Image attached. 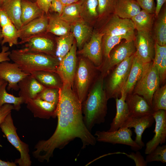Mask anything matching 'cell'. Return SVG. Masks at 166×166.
<instances>
[{
    "instance_id": "cell-14",
    "label": "cell",
    "mask_w": 166,
    "mask_h": 166,
    "mask_svg": "<svg viewBox=\"0 0 166 166\" xmlns=\"http://www.w3.org/2000/svg\"><path fill=\"white\" fill-rule=\"evenodd\" d=\"M30 74L23 72L18 65L9 61L0 62V78L8 82L7 89L19 90L18 82Z\"/></svg>"
},
{
    "instance_id": "cell-26",
    "label": "cell",
    "mask_w": 166,
    "mask_h": 166,
    "mask_svg": "<svg viewBox=\"0 0 166 166\" xmlns=\"http://www.w3.org/2000/svg\"><path fill=\"white\" fill-rule=\"evenodd\" d=\"M154 26L153 36L155 42L160 46L166 45V9L161 8Z\"/></svg>"
},
{
    "instance_id": "cell-3",
    "label": "cell",
    "mask_w": 166,
    "mask_h": 166,
    "mask_svg": "<svg viewBox=\"0 0 166 166\" xmlns=\"http://www.w3.org/2000/svg\"><path fill=\"white\" fill-rule=\"evenodd\" d=\"M9 57L23 72L30 74L40 71L56 72L60 62L55 57L31 52L25 48L12 50Z\"/></svg>"
},
{
    "instance_id": "cell-24",
    "label": "cell",
    "mask_w": 166,
    "mask_h": 166,
    "mask_svg": "<svg viewBox=\"0 0 166 166\" xmlns=\"http://www.w3.org/2000/svg\"><path fill=\"white\" fill-rule=\"evenodd\" d=\"M141 10L135 0H118L113 13L121 18L131 19Z\"/></svg>"
},
{
    "instance_id": "cell-18",
    "label": "cell",
    "mask_w": 166,
    "mask_h": 166,
    "mask_svg": "<svg viewBox=\"0 0 166 166\" xmlns=\"http://www.w3.org/2000/svg\"><path fill=\"white\" fill-rule=\"evenodd\" d=\"M46 33L30 38L25 43L24 48L31 52L55 57L56 45L52 39L45 36Z\"/></svg>"
},
{
    "instance_id": "cell-30",
    "label": "cell",
    "mask_w": 166,
    "mask_h": 166,
    "mask_svg": "<svg viewBox=\"0 0 166 166\" xmlns=\"http://www.w3.org/2000/svg\"><path fill=\"white\" fill-rule=\"evenodd\" d=\"M154 14L142 10L131 19L137 31L151 32L154 23Z\"/></svg>"
},
{
    "instance_id": "cell-10",
    "label": "cell",
    "mask_w": 166,
    "mask_h": 166,
    "mask_svg": "<svg viewBox=\"0 0 166 166\" xmlns=\"http://www.w3.org/2000/svg\"><path fill=\"white\" fill-rule=\"evenodd\" d=\"M135 55L144 63L153 61L155 42L151 32L137 31L134 40Z\"/></svg>"
},
{
    "instance_id": "cell-43",
    "label": "cell",
    "mask_w": 166,
    "mask_h": 166,
    "mask_svg": "<svg viewBox=\"0 0 166 166\" xmlns=\"http://www.w3.org/2000/svg\"><path fill=\"white\" fill-rule=\"evenodd\" d=\"M126 155L134 160L136 166H146L147 165L148 163L139 151H137L135 153L132 152L129 154H126Z\"/></svg>"
},
{
    "instance_id": "cell-38",
    "label": "cell",
    "mask_w": 166,
    "mask_h": 166,
    "mask_svg": "<svg viewBox=\"0 0 166 166\" xmlns=\"http://www.w3.org/2000/svg\"><path fill=\"white\" fill-rule=\"evenodd\" d=\"M147 155L145 160L147 163L157 161L165 163L166 162V145H159Z\"/></svg>"
},
{
    "instance_id": "cell-48",
    "label": "cell",
    "mask_w": 166,
    "mask_h": 166,
    "mask_svg": "<svg viewBox=\"0 0 166 166\" xmlns=\"http://www.w3.org/2000/svg\"><path fill=\"white\" fill-rule=\"evenodd\" d=\"M12 22L6 12L0 7V26L1 28Z\"/></svg>"
},
{
    "instance_id": "cell-23",
    "label": "cell",
    "mask_w": 166,
    "mask_h": 166,
    "mask_svg": "<svg viewBox=\"0 0 166 166\" xmlns=\"http://www.w3.org/2000/svg\"><path fill=\"white\" fill-rule=\"evenodd\" d=\"M144 64L135 53L128 78L123 88L127 95L132 93L136 84L141 78Z\"/></svg>"
},
{
    "instance_id": "cell-49",
    "label": "cell",
    "mask_w": 166,
    "mask_h": 166,
    "mask_svg": "<svg viewBox=\"0 0 166 166\" xmlns=\"http://www.w3.org/2000/svg\"><path fill=\"white\" fill-rule=\"evenodd\" d=\"M156 6L155 10V15L156 17L157 16L160 10L165 3L166 0H156Z\"/></svg>"
},
{
    "instance_id": "cell-45",
    "label": "cell",
    "mask_w": 166,
    "mask_h": 166,
    "mask_svg": "<svg viewBox=\"0 0 166 166\" xmlns=\"http://www.w3.org/2000/svg\"><path fill=\"white\" fill-rule=\"evenodd\" d=\"M65 6L60 0H52L50 6L49 10L53 11L57 13L60 15L62 13Z\"/></svg>"
},
{
    "instance_id": "cell-44",
    "label": "cell",
    "mask_w": 166,
    "mask_h": 166,
    "mask_svg": "<svg viewBox=\"0 0 166 166\" xmlns=\"http://www.w3.org/2000/svg\"><path fill=\"white\" fill-rule=\"evenodd\" d=\"M13 109H14L13 105L9 104H4L0 108V124L3 121L7 115L11 112ZM0 146L2 147L0 144Z\"/></svg>"
},
{
    "instance_id": "cell-27",
    "label": "cell",
    "mask_w": 166,
    "mask_h": 166,
    "mask_svg": "<svg viewBox=\"0 0 166 166\" xmlns=\"http://www.w3.org/2000/svg\"><path fill=\"white\" fill-rule=\"evenodd\" d=\"M30 74L45 88L60 89L62 85V82L56 72L40 71Z\"/></svg>"
},
{
    "instance_id": "cell-8",
    "label": "cell",
    "mask_w": 166,
    "mask_h": 166,
    "mask_svg": "<svg viewBox=\"0 0 166 166\" xmlns=\"http://www.w3.org/2000/svg\"><path fill=\"white\" fill-rule=\"evenodd\" d=\"M135 28L131 19H124L113 14L102 32L104 35L119 36L127 41L134 40Z\"/></svg>"
},
{
    "instance_id": "cell-46",
    "label": "cell",
    "mask_w": 166,
    "mask_h": 166,
    "mask_svg": "<svg viewBox=\"0 0 166 166\" xmlns=\"http://www.w3.org/2000/svg\"><path fill=\"white\" fill-rule=\"evenodd\" d=\"M52 0H36L35 2L43 12L48 14Z\"/></svg>"
},
{
    "instance_id": "cell-25",
    "label": "cell",
    "mask_w": 166,
    "mask_h": 166,
    "mask_svg": "<svg viewBox=\"0 0 166 166\" xmlns=\"http://www.w3.org/2000/svg\"><path fill=\"white\" fill-rule=\"evenodd\" d=\"M0 7L6 12L11 22L19 30L22 26L21 0H5Z\"/></svg>"
},
{
    "instance_id": "cell-35",
    "label": "cell",
    "mask_w": 166,
    "mask_h": 166,
    "mask_svg": "<svg viewBox=\"0 0 166 166\" xmlns=\"http://www.w3.org/2000/svg\"><path fill=\"white\" fill-rule=\"evenodd\" d=\"M1 28L2 46L6 43H8L10 47L18 44V39L19 36L18 30L12 22L4 26Z\"/></svg>"
},
{
    "instance_id": "cell-16",
    "label": "cell",
    "mask_w": 166,
    "mask_h": 166,
    "mask_svg": "<svg viewBox=\"0 0 166 166\" xmlns=\"http://www.w3.org/2000/svg\"><path fill=\"white\" fill-rule=\"evenodd\" d=\"M104 34L95 32L91 39L84 45L81 53L90 60L96 67L101 66L102 63L103 49L102 40Z\"/></svg>"
},
{
    "instance_id": "cell-17",
    "label": "cell",
    "mask_w": 166,
    "mask_h": 166,
    "mask_svg": "<svg viewBox=\"0 0 166 166\" xmlns=\"http://www.w3.org/2000/svg\"><path fill=\"white\" fill-rule=\"evenodd\" d=\"M125 101L130 117H139L152 115L154 112L146 100L137 94H127Z\"/></svg>"
},
{
    "instance_id": "cell-32",
    "label": "cell",
    "mask_w": 166,
    "mask_h": 166,
    "mask_svg": "<svg viewBox=\"0 0 166 166\" xmlns=\"http://www.w3.org/2000/svg\"><path fill=\"white\" fill-rule=\"evenodd\" d=\"M82 11L80 0L76 2L65 6L59 17L62 19L70 23H74L80 19Z\"/></svg>"
},
{
    "instance_id": "cell-28",
    "label": "cell",
    "mask_w": 166,
    "mask_h": 166,
    "mask_svg": "<svg viewBox=\"0 0 166 166\" xmlns=\"http://www.w3.org/2000/svg\"><path fill=\"white\" fill-rule=\"evenodd\" d=\"M21 21L22 26L37 18L44 13L35 2L21 0Z\"/></svg>"
},
{
    "instance_id": "cell-36",
    "label": "cell",
    "mask_w": 166,
    "mask_h": 166,
    "mask_svg": "<svg viewBox=\"0 0 166 166\" xmlns=\"http://www.w3.org/2000/svg\"><path fill=\"white\" fill-rule=\"evenodd\" d=\"M151 107L155 112L160 109L166 110V85L159 87L154 93Z\"/></svg>"
},
{
    "instance_id": "cell-42",
    "label": "cell",
    "mask_w": 166,
    "mask_h": 166,
    "mask_svg": "<svg viewBox=\"0 0 166 166\" xmlns=\"http://www.w3.org/2000/svg\"><path fill=\"white\" fill-rule=\"evenodd\" d=\"M143 10L154 14L156 6L154 0H135Z\"/></svg>"
},
{
    "instance_id": "cell-15",
    "label": "cell",
    "mask_w": 166,
    "mask_h": 166,
    "mask_svg": "<svg viewBox=\"0 0 166 166\" xmlns=\"http://www.w3.org/2000/svg\"><path fill=\"white\" fill-rule=\"evenodd\" d=\"M48 24V14L45 13L40 17L22 26L18 30L21 41L18 44H25L30 38L46 32Z\"/></svg>"
},
{
    "instance_id": "cell-37",
    "label": "cell",
    "mask_w": 166,
    "mask_h": 166,
    "mask_svg": "<svg viewBox=\"0 0 166 166\" xmlns=\"http://www.w3.org/2000/svg\"><path fill=\"white\" fill-rule=\"evenodd\" d=\"M59 96V89L45 88L38 95L37 97L57 106Z\"/></svg>"
},
{
    "instance_id": "cell-6",
    "label": "cell",
    "mask_w": 166,
    "mask_h": 166,
    "mask_svg": "<svg viewBox=\"0 0 166 166\" xmlns=\"http://www.w3.org/2000/svg\"><path fill=\"white\" fill-rule=\"evenodd\" d=\"M134 54L127 57L117 65L110 74L106 85L108 99L120 98L128 78Z\"/></svg>"
},
{
    "instance_id": "cell-34",
    "label": "cell",
    "mask_w": 166,
    "mask_h": 166,
    "mask_svg": "<svg viewBox=\"0 0 166 166\" xmlns=\"http://www.w3.org/2000/svg\"><path fill=\"white\" fill-rule=\"evenodd\" d=\"M73 23L71 25V30L76 39L77 46L80 47L89 36L90 29L81 20Z\"/></svg>"
},
{
    "instance_id": "cell-9",
    "label": "cell",
    "mask_w": 166,
    "mask_h": 166,
    "mask_svg": "<svg viewBox=\"0 0 166 166\" xmlns=\"http://www.w3.org/2000/svg\"><path fill=\"white\" fill-rule=\"evenodd\" d=\"M132 132L130 128L122 127L117 130L108 132L97 131L95 134L97 141L111 143L122 144L130 146L133 150L137 151L142 148L132 138Z\"/></svg>"
},
{
    "instance_id": "cell-12",
    "label": "cell",
    "mask_w": 166,
    "mask_h": 166,
    "mask_svg": "<svg viewBox=\"0 0 166 166\" xmlns=\"http://www.w3.org/2000/svg\"><path fill=\"white\" fill-rule=\"evenodd\" d=\"M77 45L74 42L71 49L60 61L56 72L62 83H67L73 87L77 69Z\"/></svg>"
},
{
    "instance_id": "cell-2",
    "label": "cell",
    "mask_w": 166,
    "mask_h": 166,
    "mask_svg": "<svg viewBox=\"0 0 166 166\" xmlns=\"http://www.w3.org/2000/svg\"><path fill=\"white\" fill-rule=\"evenodd\" d=\"M104 77L101 73L82 103L83 121L90 131L95 124L104 122L107 113L108 99L103 88Z\"/></svg>"
},
{
    "instance_id": "cell-7",
    "label": "cell",
    "mask_w": 166,
    "mask_h": 166,
    "mask_svg": "<svg viewBox=\"0 0 166 166\" xmlns=\"http://www.w3.org/2000/svg\"><path fill=\"white\" fill-rule=\"evenodd\" d=\"M95 67L84 59H81L77 67L74 77L76 93L82 103L87 95L88 90L94 77Z\"/></svg>"
},
{
    "instance_id": "cell-11",
    "label": "cell",
    "mask_w": 166,
    "mask_h": 166,
    "mask_svg": "<svg viewBox=\"0 0 166 166\" xmlns=\"http://www.w3.org/2000/svg\"><path fill=\"white\" fill-rule=\"evenodd\" d=\"M119 44L111 53L110 52L109 57L101 65V73L104 76L109 70L135 53L134 40L126 41Z\"/></svg>"
},
{
    "instance_id": "cell-47",
    "label": "cell",
    "mask_w": 166,
    "mask_h": 166,
    "mask_svg": "<svg viewBox=\"0 0 166 166\" xmlns=\"http://www.w3.org/2000/svg\"><path fill=\"white\" fill-rule=\"evenodd\" d=\"M9 47L5 45H2L1 51L0 52V62L10 60L9 55L10 51H9Z\"/></svg>"
},
{
    "instance_id": "cell-5",
    "label": "cell",
    "mask_w": 166,
    "mask_h": 166,
    "mask_svg": "<svg viewBox=\"0 0 166 166\" xmlns=\"http://www.w3.org/2000/svg\"><path fill=\"white\" fill-rule=\"evenodd\" d=\"M0 128L8 140L20 153V157L15 160V163L18 164L20 166H31L32 161L29 154V145L22 141L18 135L11 112L7 115L0 124Z\"/></svg>"
},
{
    "instance_id": "cell-13",
    "label": "cell",
    "mask_w": 166,
    "mask_h": 166,
    "mask_svg": "<svg viewBox=\"0 0 166 166\" xmlns=\"http://www.w3.org/2000/svg\"><path fill=\"white\" fill-rule=\"evenodd\" d=\"M156 122L152 138L146 144L144 153L148 154L158 146L165 143L166 138V110L160 109L152 114Z\"/></svg>"
},
{
    "instance_id": "cell-40",
    "label": "cell",
    "mask_w": 166,
    "mask_h": 166,
    "mask_svg": "<svg viewBox=\"0 0 166 166\" xmlns=\"http://www.w3.org/2000/svg\"><path fill=\"white\" fill-rule=\"evenodd\" d=\"M82 10H84L90 16L95 17L98 13L97 7L98 0H80Z\"/></svg>"
},
{
    "instance_id": "cell-31",
    "label": "cell",
    "mask_w": 166,
    "mask_h": 166,
    "mask_svg": "<svg viewBox=\"0 0 166 166\" xmlns=\"http://www.w3.org/2000/svg\"><path fill=\"white\" fill-rule=\"evenodd\" d=\"M74 38L72 33L69 32L56 39L55 57L59 62L70 51L74 42Z\"/></svg>"
},
{
    "instance_id": "cell-20",
    "label": "cell",
    "mask_w": 166,
    "mask_h": 166,
    "mask_svg": "<svg viewBox=\"0 0 166 166\" xmlns=\"http://www.w3.org/2000/svg\"><path fill=\"white\" fill-rule=\"evenodd\" d=\"M155 120L152 115L139 117H129L122 125V127L133 128L136 134L135 141L142 148L144 144L142 140L144 132L147 128L151 127Z\"/></svg>"
},
{
    "instance_id": "cell-54",
    "label": "cell",
    "mask_w": 166,
    "mask_h": 166,
    "mask_svg": "<svg viewBox=\"0 0 166 166\" xmlns=\"http://www.w3.org/2000/svg\"><path fill=\"white\" fill-rule=\"evenodd\" d=\"M5 0H0V6L2 5Z\"/></svg>"
},
{
    "instance_id": "cell-53",
    "label": "cell",
    "mask_w": 166,
    "mask_h": 166,
    "mask_svg": "<svg viewBox=\"0 0 166 166\" xmlns=\"http://www.w3.org/2000/svg\"><path fill=\"white\" fill-rule=\"evenodd\" d=\"M5 81H4L0 78V85H1L3 83H4Z\"/></svg>"
},
{
    "instance_id": "cell-22",
    "label": "cell",
    "mask_w": 166,
    "mask_h": 166,
    "mask_svg": "<svg viewBox=\"0 0 166 166\" xmlns=\"http://www.w3.org/2000/svg\"><path fill=\"white\" fill-rule=\"evenodd\" d=\"M126 95L122 89L120 97L115 98L116 113L108 131H116L121 128L124 122L130 117L128 106L125 101Z\"/></svg>"
},
{
    "instance_id": "cell-4",
    "label": "cell",
    "mask_w": 166,
    "mask_h": 166,
    "mask_svg": "<svg viewBox=\"0 0 166 166\" xmlns=\"http://www.w3.org/2000/svg\"><path fill=\"white\" fill-rule=\"evenodd\" d=\"M160 84L158 70L153 61L144 63L142 76L132 93L142 96L151 106L153 94L159 87Z\"/></svg>"
},
{
    "instance_id": "cell-19",
    "label": "cell",
    "mask_w": 166,
    "mask_h": 166,
    "mask_svg": "<svg viewBox=\"0 0 166 166\" xmlns=\"http://www.w3.org/2000/svg\"><path fill=\"white\" fill-rule=\"evenodd\" d=\"M25 103L35 117L49 119L57 117V106L38 97L28 100Z\"/></svg>"
},
{
    "instance_id": "cell-50",
    "label": "cell",
    "mask_w": 166,
    "mask_h": 166,
    "mask_svg": "<svg viewBox=\"0 0 166 166\" xmlns=\"http://www.w3.org/2000/svg\"><path fill=\"white\" fill-rule=\"evenodd\" d=\"M16 164L14 162L5 161L0 159V166H16Z\"/></svg>"
},
{
    "instance_id": "cell-51",
    "label": "cell",
    "mask_w": 166,
    "mask_h": 166,
    "mask_svg": "<svg viewBox=\"0 0 166 166\" xmlns=\"http://www.w3.org/2000/svg\"><path fill=\"white\" fill-rule=\"evenodd\" d=\"M80 0H60L61 2L65 5L66 6L76 3Z\"/></svg>"
},
{
    "instance_id": "cell-39",
    "label": "cell",
    "mask_w": 166,
    "mask_h": 166,
    "mask_svg": "<svg viewBox=\"0 0 166 166\" xmlns=\"http://www.w3.org/2000/svg\"><path fill=\"white\" fill-rule=\"evenodd\" d=\"M118 0H98L97 11L100 16L112 12Z\"/></svg>"
},
{
    "instance_id": "cell-33",
    "label": "cell",
    "mask_w": 166,
    "mask_h": 166,
    "mask_svg": "<svg viewBox=\"0 0 166 166\" xmlns=\"http://www.w3.org/2000/svg\"><path fill=\"white\" fill-rule=\"evenodd\" d=\"M7 85V82L5 81L0 85V108L4 104H9L13 105L14 110L19 111L24 100L22 97H16L8 93L6 89Z\"/></svg>"
},
{
    "instance_id": "cell-55",
    "label": "cell",
    "mask_w": 166,
    "mask_h": 166,
    "mask_svg": "<svg viewBox=\"0 0 166 166\" xmlns=\"http://www.w3.org/2000/svg\"><path fill=\"white\" fill-rule=\"evenodd\" d=\"M32 2H35L36 0H28Z\"/></svg>"
},
{
    "instance_id": "cell-29",
    "label": "cell",
    "mask_w": 166,
    "mask_h": 166,
    "mask_svg": "<svg viewBox=\"0 0 166 166\" xmlns=\"http://www.w3.org/2000/svg\"><path fill=\"white\" fill-rule=\"evenodd\" d=\"M47 33H50L58 36H63L70 32V23L61 19L57 15H49Z\"/></svg>"
},
{
    "instance_id": "cell-41",
    "label": "cell",
    "mask_w": 166,
    "mask_h": 166,
    "mask_svg": "<svg viewBox=\"0 0 166 166\" xmlns=\"http://www.w3.org/2000/svg\"><path fill=\"white\" fill-rule=\"evenodd\" d=\"M162 58L157 69L160 79V84H163L166 78V45L162 46Z\"/></svg>"
},
{
    "instance_id": "cell-1",
    "label": "cell",
    "mask_w": 166,
    "mask_h": 166,
    "mask_svg": "<svg viewBox=\"0 0 166 166\" xmlns=\"http://www.w3.org/2000/svg\"><path fill=\"white\" fill-rule=\"evenodd\" d=\"M73 88L68 83H63L59 89L56 128L49 139L39 140L34 147L36 150L32 152L33 156L40 162H49L55 149L63 148L75 138L81 140L82 149L96 143V137L84 122L82 103Z\"/></svg>"
},
{
    "instance_id": "cell-21",
    "label": "cell",
    "mask_w": 166,
    "mask_h": 166,
    "mask_svg": "<svg viewBox=\"0 0 166 166\" xmlns=\"http://www.w3.org/2000/svg\"><path fill=\"white\" fill-rule=\"evenodd\" d=\"M19 96L24 100V103L28 100L37 97L38 95L45 88L30 74L18 83Z\"/></svg>"
},
{
    "instance_id": "cell-52",
    "label": "cell",
    "mask_w": 166,
    "mask_h": 166,
    "mask_svg": "<svg viewBox=\"0 0 166 166\" xmlns=\"http://www.w3.org/2000/svg\"><path fill=\"white\" fill-rule=\"evenodd\" d=\"M1 31H2V28L0 26V44H1L2 41V37Z\"/></svg>"
}]
</instances>
